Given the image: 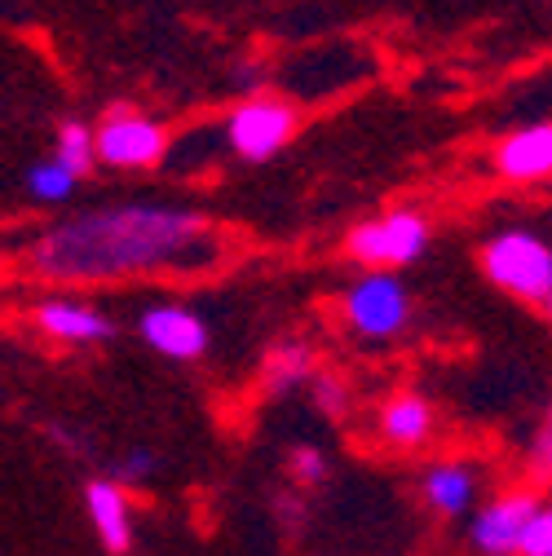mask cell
Wrapping results in <instances>:
<instances>
[{
  "label": "cell",
  "mask_w": 552,
  "mask_h": 556,
  "mask_svg": "<svg viewBox=\"0 0 552 556\" xmlns=\"http://www.w3.org/2000/svg\"><path fill=\"white\" fill-rule=\"evenodd\" d=\"M530 459H535V468H539V477H548V468H552V429H548V425H539V433H535V451H530Z\"/></svg>",
  "instance_id": "44dd1931"
},
{
  "label": "cell",
  "mask_w": 552,
  "mask_h": 556,
  "mask_svg": "<svg viewBox=\"0 0 552 556\" xmlns=\"http://www.w3.org/2000/svg\"><path fill=\"white\" fill-rule=\"evenodd\" d=\"M217 256L209 217L177 203H115L49 226L32 265L53 283H111L155 269H199Z\"/></svg>",
  "instance_id": "6da1fadb"
},
{
  "label": "cell",
  "mask_w": 552,
  "mask_h": 556,
  "mask_svg": "<svg viewBox=\"0 0 552 556\" xmlns=\"http://www.w3.org/2000/svg\"><path fill=\"white\" fill-rule=\"evenodd\" d=\"M155 472H160V455L147 451V446H137V451H128V455L115 464L111 481H115V485H142V481H151Z\"/></svg>",
  "instance_id": "ffe728a7"
},
{
  "label": "cell",
  "mask_w": 552,
  "mask_h": 556,
  "mask_svg": "<svg viewBox=\"0 0 552 556\" xmlns=\"http://www.w3.org/2000/svg\"><path fill=\"white\" fill-rule=\"evenodd\" d=\"M340 318L363 340H393L411 323V292L393 269H367L344 288Z\"/></svg>",
  "instance_id": "5b68a950"
},
{
  "label": "cell",
  "mask_w": 552,
  "mask_h": 556,
  "mask_svg": "<svg viewBox=\"0 0 552 556\" xmlns=\"http://www.w3.org/2000/svg\"><path fill=\"white\" fill-rule=\"evenodd\" d=\"M434 243V226L421 207H389L380 217H367L350 230L344 252L367 269H406L416 265Z\"/></svg>",
  "instance_id": "3957f363"
},
{
  "label": "cell",
  "mask_w": 552,
  "mask_h": 556,
  "mask_svg": "<svg viewBox=\"0 0 552 556\" xmlns=\"http://www.w3.org/2000/svg\"><path fill=\"white\" fill-rule=\"evenodd\" d=\"M543 500L535 491H504L495 495L487 508H477L473 526H468V543L481 552V556H513V543L522 534V526L535 517Z\"/></svg>",
  "instance_id": "9c48e42d"
},
{
  "label": "cell",
  "mask_w": 552,
  "mask_h": 556,
  "mask_svg": "<svg viewBox=\"0 0 552 556\" xmlns=\"http://www.w3.org/2000/svg\"><path fill=\"white\" fill-rule=\"evenodd\" d=\"M301 128V111L284 98H269V93H256V98H243L230 115H226V147L235 151V160L243 164H265L279 151L292 147V137Z\"/></svg>",
  "instance_id": "277c9868"
},
{
  "label": "cell",
  "mask_w": 552,
  "mask_h": 556,
  "mask_svg": "<svg viewBox=\"0 0 552 556\" xmlns=\"http://www.w3.org/2000/svg\"><path fill=\"white\" fill-rule=\"evenodd\" d=\"M36 327L58 340V344H102L115 336L111 314H102L89 301H72V296H53L36 305Z\"/></svg>",
  "instance_id": "30bf717a"
},
{
  "label": "cell",
  "mask_w": 552,
  "mask_h": 556,
  "mask_svg": "<svg viewBox=\"0 0 552 556\" xmlns=\"http://www.w3.org/2000/svg\"><path fill=\"white\" fill-rule=\"evenodd\" d=\"M76 173H66L58 160H45V164H36L32 173H27V190H32V199H40V203H66L76 194Z\"/></svg>",
  "instance_id": "2e32d148"
},
{
  "label": "cell",
  "mask_w": 552,
  "mask_h": 556,
  "mask_svg": "<svg viewBox=\"0 0 552 556\" xmlns=\"http://www.w3.org/2000/svg\"><path fill=\"white\" fill-rule=\"evenodd\" d=\"M53 160L66 168V173H76V177H85V173H93V124H85V119H62L58 124V142H53Z\"/></svg>",
  "instance_id": "9a60e30c"
},
{
  "label": "cell",
  "mask_w": 552,
  "mask_h": 556,
  "mask_svg": "<svg viewBox=\"0 0 552 556\" xmlns=\"http://www.w3.org/2000/svg\"><path fill=\"white\" fill-rule=\"evenodd\" d=\"M481 274H487L500 292H509L535 309L552 305V248L530 226L495 230L481 243Z\"/></svg>",
  "instance_id": "7a4b0ae2"
},
{
  "label": "cell",
  "mask_w": 552,
  "mask_h": 556,
  "mask_svg": "<svg viewBox=\"0 0 552 556\" xmlns=\"http://www.w3.org/2000/svg\"><path fill=\"white\" fill-rule=\"evenodd\" d=\"M164 155H168V128L155 115L120 106L102 124H93V160L115 173L155 168Z\"/></svg>",
  "instance_id": "8992f818"
},
{
  "label": "cell",
  "mask_w": 552,
  "mask_h": 556,
  "mask_svg": "<svg viewBox=\"0 0 552 556\" xmlns=\"http://www.w3.org/2000/svg\"><path fill=\"white\" fill-rule=\"evenodd\" d=\"M491 173L513 186H539L552 177V124L535 119L504 132L491 151Z\"/></svg>",
  "instance_id": "ba28073f"
},
{
  "label": "cell",
  "mask_w": 552,
  "mask_h": 556,
  "mask_svg": "<svg viewBox=\"0 0 552 556\" xmlns=\"http://www.w3.org/2000/svg\"><path fill=\"white\" fill-rule=\"evenodd\" d=\"M310 397H314V406L327 415V420H344L350 415V406H354V393H350V384H344L340 376H331V371H314V380H310Z\"/></svg>",
  "instance_id": "e0dca14e"
},
{
  "label": "cell",
  "mask_w": 552,
  "mask_h": 556,
  "mask_svg": "<svg viewBox=\"0 0 552 556\" xmlns=\"http://www.w3.org/2000/svg\"><path fill=\"white\" fill-rule=\"evenodd\" d=\"M137 336H142L160 358H173V363H195L209 354V344H213L209 323L181 301H160V305L142 309L137 314Z\"/></svg>",
  "instance_id": "52a82bcc"
},
{
  "label": "cell",
  "mask_w": 552,
  "mask_h": 556,
  "mask_svg": "<svg viewBox=\"0 0 552 556\" xmlns=\"http://www.w3.org/2000/svg\"><path fill=\"white\" fill-rule=\"evenodd\" d=\"M513 556H552V513H548V504H539L535 517L522 526V534L513 543Z\"/></svg>",
  "instance_id": "ac0fdd59"
},
{
  "label": "cell",
  "mask_w": 552,
  "mask_h": 556,
  "mask_svg": "<svg viewBox=\"0 0 552 556\" xmlns=\"http://www.w3.org/2000/svg\"><path fill=\"white\" fill-rule=\"evenodd\" d=\"M434 420H438V415H434L429 397H421V393H393L380 406V415H376V429H380V438L389 446L411 451V446H425L434 438Z\"/></svg>",
  "instance_id": "7c38bea8"
},
{
  "label": "cell",
  "mask_w": 552,
  "mask_h": 556,
  "mask_svg": "<svg viewBox=\"0 0 552 556\" xmlns=\"http://www.w3.org/2000/svg\"><path fill=\"white\" fill-rule=\"evenodd\" d=\"M288 472H292V481H297V485H323V481H327V472H331V464H327V455H323L318 446L301 442V446H292Z\"/></svg>",
  "instance_id": "d6986e66"
},
{
  "label": "cell",
  "mask_w": 552,
  "mask_h": 556,
  "mask_svg": "<svg viewBox=\"0 0 552 556\" xmlns=\"http://www.w3.org/2000/svg\"><path fill=\"white\" fill-rule=\"evenodd\" d=\"M85 508H89L98 543L111 556H128L133 552V504L124 495V485H115L111 477H93L85 485Z\"/></svg>",
  "instance_id": "8fae6325"
},
{
  "label": "cell",
  "mask_w": 552,
  "mask_h": 556,
  "mask_svg": "<svg viewBox=\"0 0 552 556\" xmlns=\"http://www.w3.org/2000/svg\"><path fill=\"white\" fill-rule=\"evenodd\" d=\"M318 371V354L310 350L305 340H279L274 350L265 354V367H261V389L269 397H288L297 389H305Z\"/></svg>",
  "instance_id": "5bb4252c"
},
{
  "label": "cell",
  "mask_w": 552,
  "mask_h": 556,
  "mask_svg": "<svg viewBox=\"0 0 552 556\" xmlns=\"http://www.w3.org/2000/svg\"><path fill=\"white\" fill-rule=\"evenodd\" d=\"M421 495H425V504L438 517H464L473 508V500H477V468L473 464H460V459L434 464L421 477Z\"/></svg>",
  "instance_id": "4fadbf2b"
}]
</instances>
